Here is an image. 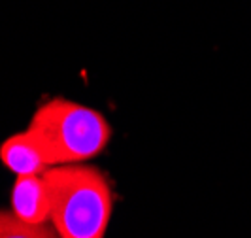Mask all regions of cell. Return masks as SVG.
Returning a JSON list of instances; mask_svg holds the SVG:
<instances>
[{"label":"cell","instance_id":"cell-1","mask_svg":"<svg viewBox=\"0 0 251 238\" xmlns=\"http://www.w3.org/2000/svg\"><path fill=\"white\" fill-rule=\"evenodd\" d=\"M51 223L59 238H104L113 210L108 178L97 166L57 164L46 172Z\"/></svg>","mask_w":251,"mask_h":238},{"label":"cell","instance_id":"cell-2","mask_svg":"<svg viewBox=\"0 0 251 238\" xmlns=\"http://www.w3.org/2000/svg\"><path fill=\"white\" fill-rule=\"evenodd\" d=\"M26 131L36 138L50 166L89 161L112 138V127L100 112L66 99L42 104Z\"/></svg>","mask_w":251,"mask_h":238},{"label":"cell","instance_id":"cell-3","mask_svg":"<svg viewBox=\"0 0 251 238\" xmlns=\"http://www.w3.org/2000/svg\"><path fill=\"white\" fill-rule=\"evenodd\" d=\"M12 212L25 223L48 225L51 201L44 174L17 176L12 187Z\"/></svg>","mask_w":251,"mask_h":238},{"label":"cell","instance_id":"cell-4","mask_svg":"<svg viewBox=\"0 0 251 238\" xmlns=\"http://www.w3.org/2000/svg\"><path fill=\"white\" fill-rule=\"evenodd\" d=\"M0 161L15 176L44 174L50 168V163L40 148V144L28 131L12 134L2 142Z\"/></svg>","mask_w":251,"mask_h":238},{"label":"cell","instance_id":"cell-5","mask_svg":"<svg viewBox=\"0 0 251 238\" xmlns=\"http://www.w3.org/2000/svg\"><path fill=\"white\" fill-rule=\"evenodd\" d=\"M57 231L48 225H30L13 212L0 210V238H57Z\"/></svg>","mask_w":251,"mask_h":238}]
</instances>
